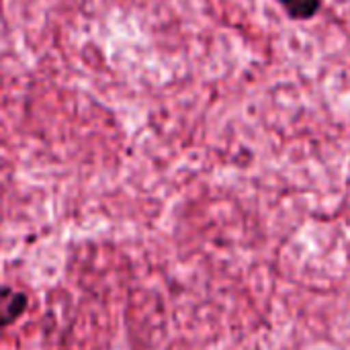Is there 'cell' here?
<instances>
[{"mask_svg":"<svg viewBox=\"0 0 350 350\" xmlns=\"http://www.w3.org/2000/svg\"><path fill=\"white\" fill-rule=\"evenodd\" d=\"M27 308V297L12 289L0 287V324L14 322Z\"/></svg>","mask_w":350,"mask_h":350,"instance_id":"cell-1","label":"cell"},{"mask_svg":"<svg viewBox=\"0 0 350 350\" xmlns=\"http://www.w3.org/2000/svg\"><path fill=\"white\" fill-rule=\"evenodd\" d=\"M279 2L283 4V8L289 12L291 18H312L322 4V0H279Z\"/></svg>","mask_w":350,"mask_h":350,"instance_id":"cell-2","label":"cell"}]
</instances>
